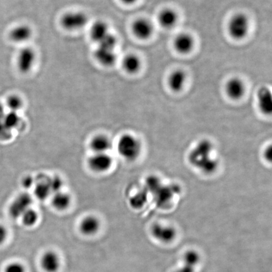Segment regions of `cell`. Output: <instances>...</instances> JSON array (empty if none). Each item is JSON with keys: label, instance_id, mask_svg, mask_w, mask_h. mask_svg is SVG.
Returning a JSON list of instances; mask_svg holds the SVG:
<instances>
[{"label": "cell", "instance_id": "obj_1", "mask_svg": "<svg viewBox=\"0 0 272 272\" xmlns=\"http://www.w3.org/2000/svg\"><path fill=\"white\" fill-rule=\"evenodd\" d=\"M214 151L212 143L209 140L202 139L191 150L188 156V161L204 175H212L219 166V161L214 157Z\"/></svg>", "mask_w": 272, "mask_h": 272}, {"label": "cell", "instance_id": "obj_2", "mask_svg": "<svg viewBox=\"0 0 272 272\" xmlns=\"http://www.w3.org/2000/svg\"><path fill=\"white\" fill-rule=\"evenodd\" d=\"M118 150L119 154L126 160L135 161L141 152V144L135 136L126 134L119 139Z\"/></svg>", "mask_w": 272, "mask_h": 272}, {"label": "cell", "instance_id": "obj_3", "mask_svg": "<svg viewBox=\"0 0 272 272\" xmlns=\"http://www.w3.org/2000/svg\"><path fill=\"white\" fill-rule=\"evenodd\" d=\"M250 21L245 14H236L231 18L228 23V32L234 39L242 40L249 32Z\"/></svg>", "mask_w": 272, "mask_h": 272}, {"label": "cell", "instance_id": "obj_4", "mask_svg": "<svg viewBox=\"0 0 272 272\" xmlns=\"http://www.w3.org/2000/svg\"><path fill=\"white\" fill-rule=\"evenodd\" d=\"M88 23L87 14L80 11H69L64 13L61 19V25L66 30L77 31L82 29Z\"/></svg>", "mask_w": 272, "mask_h": 272}, {"label": "cell", "instance_id": "obj_5", "mask_svg": "<svg viewBox=\"0 0 272 272\" xmlns=\"http://www.w3.org/2000/svg\"><path fill=\"white\" fill-rule=\"evenodd\" d=\"M151 234L155 239L163 243L172 242L176 236V231L173 227L159 223L152 226Z\"/></svg>", "mask_w": 272, "mask_h": 272}, {"label": "cell", "instance_id": "obj_6", "mask_svg": "<svg viewBox=\"0 0 272 272\" xmlns=\"http://www.w3.org/2000/svg\"><path fill=\"white\" fill-rule=\"evenodd\" d=\"M36 54L30 47H24L19 52L17 57V66L19 70L23 73L30 72L36 61Z\"/></svg>", "mask_w": 272, "mask_h": 272}, {"label": "cell", "instance_id": "obj_7", "mask_svg": "<svg viewBox=\"0 0 272 272\" xmlns=\"http://www.w3.org/2000/svg\"><path fill=\"white\" fill-rule=\"evenodd\" d=\"M32 199L28 194H22L16 198L9 207V214L14 219L21 218L23 214L29 208Z\"/></svg>", "mask_w": 272, "mask_h": 272}, {"label": "cell", "instance_id": "obj_8", "mask_svg": "<svg viewBox=\"0 0 272 272\" xmlns=\"http://www.w3.org/2000/svg\"><path fill=\"white\" fill-rule=\"evenodd\" d=\"M132 30L138 39L146 40L151 36L154 29L151 21L146 18H140L134 21Z\"/></svg>", "mask_w": 272, "mask_h": 272}, {"label": "cell", "instance_id": "obj_9", "mask_svg": "<svg viewBox=\"0 0 272 272\" xmlns=\"http://www.w3.org/2000/svg\"><path fill=\"white\" fill-rule=\"evenodd\" d=\"M112 164V157L106 153H96L88 160L90 168L97 173L106 172L111 168Z\"/></svg>", "mask_w": 272, "mask_h": 272}, {"label": "cell", "instance_id": "obj_10", "mask_svg": "<svg viewBox=\"0 0 272 272\" xmlns=\"http://www.w3.org/2000/svg\"><path fill=\"white\" fill-rule=\"evenodd\" d=\"M258 105L260 111L265 115H271L272 112V94L267 87L260 88L257 94Z\"/></svg>", "mask_w": 272, "mask_h": 272}, {"label": "cell", "instance_id": "obj_11", "mask_svg": "<svg viewBox=\"0 0 272 272\" xmlns=\"http://www.w3.org/2000/svg\"><path fill=\"white\" fill-rule=\"evenodd\" d=\"M226 92L231 99L238 100L242 99L245 93V85L238 78L230 79L226 85Z\"/></svg>", "mask_w": 272, "mask_h": 272}, {"label": "cell", "instance_id": "obj_12", "mask_svg": "<svg viewBox=\"0 0 272 272\" xmlns=\"http://www.w3.org/2000/svg\"><path fill=\"white\" fill-rule=\"evenodd\" d=\"M194 45V40L188 33H180L174 40V47L179 53L185 54L192 51Z\"/></svg>", "mask_w": 272, "mask_h": 272}, {"label": "cell", "instance_id": "obj_13", "mask_svg": "<svg viewBox=\"0 0 272 272\" xmlns=\"http://www.w3.org/2000/svg\"><path fill=\"white\" fill-rule=\"evenodd\" d=\"M40 265L45 272H56L60 267V260L56 253L48 251L42 255Z\"/></svg>", "mask_w": 272, "mask_h": 272}, {"label": "cell", "instance_id": "obj_14", "mask_svg": "<svg viewBox=\"0 0 272 272\" xmlns=\"http://www.w3.org/2000/svg\"><path fill=\"white\" fill-rule=\"evenodd\" d=\"M95 56L100 64L106 66H113L117 61V55L113 49L98 46L95 50Z\"/></svg>", "mask_w": 272, "mask_h": 272}, {"label": "cell", "instance_id": "obj_15", "mask_svg": "<svg viewBox=\"0 0 272 272\" xmlns=\"http://www.w3.org/2000/svg\"><path fill=\"white\" fill-rule=\"evenodd\" d=\"M32 30L27 25H20L14 27L9 33V37L13 42L23 43L28 41L32 37Z\"/></svg>", "mask_w": 272, "mask_h": 272}, {"label": "cell", "instance_id": "obj_16", "mask_svg": "<svg viewBox=\"0 0 272 272\" xmlns=\"http://www.w3.org/2000/svg\"><path fill=\"white\" fill-rule=\"evenodd\" d=\"M110 32L108 25L104 21H97L92 25L90 28V36L94 41L99 43Z\"/></svg>", "mask_w": 272, "mask_h": 272}, {"label": "cell", "instance_id": "obj_17", "mask_svg": "<svg viewBox=\"0 0 272 272\" xmlns=\"http://www.w3.org/2000/svg\"><path fill=\"white\" fill-rule=\"evenodd\" d=\"M100 223L96 217L90 216L83 219L80 224V231L87 236L95 235L99 230Z\"/></svg>", "mask_w": 272, "mask_h": 272}, {"label": "cell", "instance_id": "obj_18", "mask_svg": "<svg viewBox=\"0 0 272 272\" xmlns=\"http://www.w3.org/2000/svg\"><path fill=\"white\" fill-rule=\"evenodd\" d=\"M178 20V15L172 9H163L158 15L159 24L164 28H173Z\"/></svg>", "mask_w": 272, "mask_h": 272}, {"label": "cell", "instance_id": "obj_19", "mask_svg": "<svg viewBox=\"0 0 272 272\" xmlns=\"http://www.w3.org/2000/svg\"><path fill=\"white\" fill-rule=\"evenodd\" d=\"M186 75L184 71L180 70L173 71L168 78V85L170 89L175 92H180L184 87Z\"/></svg>", "mask_w": 272, "mask_h": 272}, {"label": "cell", "instance_id": "obj_20", "mask_svg": "<svg viewBox=\"0 0 272 272\" xmlns=\"http://www.w3.org/2000/svg\"><path fill=\"white\" fill-rule=\"evenodd\" d=\"M90 147L96 153H106L111 148V141L106 136L98 135L93 138Z\"/></svg>", "mask_w": 272, "mask_h": 272}, {"label": "cell", "instance_id": "obj_21", "mask_svg": "<svg viewBox=\"0 0 272 272\" xmlns=\"http://www.w3.org/2000/svg\"><path fill=\"white\" fill-rule=\"evenodd\" d=\"M123 66L126 72L135 74L140 70V67H141V61L137 55L128 54L123 59Z\"/></svg>", "mask_w": 272, "mask_h": 272}, {"label": "cell", "instance_id": "obj_22", "mask_svg": "<svg viewBox=\"0 0 272 272\" xmlns=\"http://www.w3.org/2000/svg\"><path fill=\"white\" fill-rule=\"evenodd\" d=\"M52 205L56 209L59 211L65 210L71 203V198L68 194L59 192L54 194L52 200Z\"/></svg>", "mask_w": 272, "mask_h": 272}, {"label": "cell", "instance_id": "obj_23", "mask_svg": "<svg viewBox=\"0 0 272 272\" xmlns=\"http://www.w3.org/2000/svg\"><path fill=\"white\" fill-rule=\"evenodd\" d=\"M200 261V254L196 250H189L185 253L183 257V264L186 266L194 267L199 264Z\"/></svg>", "mask_w": 272, "mask_h": 272}, {"label": "cell", "instance_id": "obj_24", "mask_svg": "<svg viewBox=\"0 0 272 272\" xmlns=\"http://www.w3.org/2000/svg\"><path fill=\"white\" fill-rule=\"evenodd\" d=\"M35 196L40 200L47 199L51 194V190L48 182H40L35 188Z\"/></svg>", "mask_w": 272, "mask_h": 272}, {"label": "cell", "instance_id": "obj_25", "mask_svg": "<svg viewBox=\"0 0 272 272\" xmlns=\"http://www.w3.org/2000/svg\"><path fill=\"white\" fill-rule=\"evenodd\" d=\"M146 200V192H144V191H142V192L140 191V192L136 194L135 196L131 198L130 203L133 208L139 209L142 208Z\"/></svg>", "mask_w": 272, "mask_h": 272}, {"label": "cell", "instance_id": "obj_26", "mask_svg": "<svg viewBox=\"0 0 272 272\" xmlns=\"http://www.w3.org/2000/svg\"><path fill=\"white\" fill-rule=\"evenodd\" d=\"M23 224L26 226H32L37 223L38 214L34 210L28 209L21 217Z\"/></svg>", "mask_w": 272, "mask_h": 272}, {"label": "cell", "instance_id": "obj_27", "mask_svg": "<svg viewBox=\"0 0 272 272\" xmlns=\"http://www.w3.org/2000/svg\"><path fill=\"white\" fill-rule=\"evenodd\" d=\"M19 120L20 119L16 112L10 111L9 114L4 115L3 123L8 130L11 131L18 125Z\"/></svg>", "mask_w": 272, "mask_h": 272}, {"label": "cell", "instance_id": "obj_28", "mask_svg": "<svg viewBox=\"0 0 272 272\" xmlns=\"http://www.w3.org/2000/svg\"><path fill=\"white\" fill-rule=\"evenodd\" d=\"M6 104L11 112H16L21 108L23 102L17 95H11L7 100Z\"/></svg>", "mask_w": 272, "mask_h": 272}, {"label": "cell", "instance_id": "obj_29", "mask_svg": "<svg viewBox=\"0 0 272 272\" xmlns=\"http://www.w3.org/2000/svg\"><path fill=\"white\" fill-rule=\"evenodd\" d=\"M50 188H51V192H54L55 194L57 192H61L62 187H63V181L58 176H55L48 181Z\"/></svg>", "mask_w": 272, "mask_h": 272}, {"label": "cell", "instance_id": "obj_30", "mask_svg": "<svg viewBox=\"0 0 272 272\" xmlns=\"http://www.w3.org/2000/svg\"><path fill=\"white\" fill-rule=\"evenodd\" d=\"M25 268L19 263H12L6 267L5 272H25Z\"/></svg>", "mask_w": 272, "mask_h": 272}, {"label": "cell", "instance_id": "obj_31", "mask_svg": "<svg viewBox=\"0 0 272 272\" xmlns=\"http://www.w3.org/2000/svg\"><path fill=\"white\" fill-rule=\"evenodd\" d=\"M33 183V178L30 176H25V177L23 178L22 180L23 187L25 188H29L32 187Z\"/></svg>", "mask_w": 272, "mask_h": 272}, {"label": "cell", "instance_id": "obj_32", "mask_svg": "<svg viewBox=\"0 0 272 272\" xmlns=\"http://www.w3.org/2000/svg\"><path fill=\"white\" fill-rule=\"evenodd\" d=\"M7 236V231L3 226L0 224V245L3 243Z\"/></svg>", "mask_w": 272, "mask_h": 272}, {"label": "cell", "instance_id": "obj_33", "mask_svg": "<svg viewBox=\"0 0 272 272\" xmlns=\"http://www.w3.org/2000/svg\"><path fill=\"white\" fill-rule=\"evenodd\" d=\"M173 272H195V268L183 264L182 266L180 267V268L176 269V271Z\"/></svg>", "mask_w": 272, "mask_h": 272}, {"label": "cell", "instance_id": "obj_34", "mask_svg": "<svg viewBox=\"0 0 272 272\" xmlns=\"http://www.w3.org/2000/svg\"><path fill=\"white\" fill-rule=\"evenodd\" d=\"M264 156L266 157V159L267 161L271 162L272 161V150L271 145H269V147L266 149L265 151Z\"/></svg>", "mask_w": 272, "mask_h": 272}, {"label": "cell", "instance_id": "obj_35", "mask_svg": "<svg viewBox=\"0 0 272 272\" xmlns=\"http://www.w3.org/2000/svg\"><path fill=\"white\" fill-rule=\"evenodd\" d=\"M4 115H5V114L4 112L3 107L0 104V123L3 121Z\"/></svg>", "mask_w": 272, "mask_h": 272}, {"label": "cell", "instance_id": "obj_36", "mask_svg": "<svg viewBox=\"0 0 272 272\" xmlns=\"http://www.w3.org/2000/svg\"><path fill=\"white\" fill-rule=\"evenodd\" d=\"M121 1L126 4H132L136 3L137 0H121Z\"/></svg>", "mask_w": 272, "mask_h": 272}]
</instances>
